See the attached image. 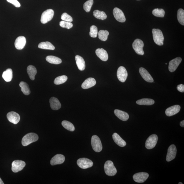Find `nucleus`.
Returning <instances> with one entry per match:
<instances>
[{
    "instance_id": "1",
    "label": "nucleus",
    "mask_w": 184,
    "mask_h": 184,
    "mask_svg": "<svg viewBox=\"0 0 184 184\" xmlns=\"http://www.w3.org/2000/svg\"><path fill=\"white\" fill-rule=\"evenodd\" d=\"M38 138V135L36 133H28L24 136L21 140V144L24 146H27L32 142L37 141Z\"/></svg>"
},
{
    "instance_id": "2",
    "label": "nucleus",
    "mask_w": 184,
    "mask_h": 184,
    "mask_svg": "<svg viewBox=\"0 0 184 184\" xmlns=\"http://www.w3.org/2000/svg\"><path fill=\"white\" fill-rule=\"evenodd\" d=\"M153 40L157 45L162 46L164 44V37L162 32L159 29H153L152 31Z\"/></svg>"
},
{
    "instance_id": "3",
    "label": "nucleus",
    "mask_w": 184,
    "mask_h": 184,
    "mask_svg": "<svg viewBox=\"0 0 184 184\" xmlns=\"http://www.w3.org/2000/svg\"><path fill=\"white\" fill-rule=\"evenodd\" d=\"M104 170L106 175L110 176H115L117 173L116 168L113 162L110 160L106 162L104 165Z\"/></svg>"
},
{
    "instance_id": "4",
    "label": "nucleus",
    "mask_w": 184,
    "mask_h": 184,
    "mask_svg": "<svg viewBox=\"0 0 184 184\" xmlns=\"http://www.w3.org/2000/svg\"><path fill=\"white\" fill-rule=\"evenodd\" d=\"M91 144L93 150L95 152H101L102 149V144L98 136L94 135L92 137Z\"/></svg>"
},
{
    "instance_id": "5",
    "label": "nucleus",
    "mask_w": 184,
    "mask_h": 184,
    "mask_svg": "<svg viewBox=\"0 0 184 184\" xmlns=\"http://www.w3.org/2000/svg\"><path fill=\"white\" fill-rule=\"evenodd\" d=\"M144 43L140 39H136L133 43L132 47L135 52L138 55H143L144 52L143 50Z\"/></svg>"
},
{
    "instance_id": "6",
    "label": "nucleus",
    "mask_w": 184,
    "mask_h": 184,
    "mask_svg": "<svg viewBox=\"0 0 184 184\" xmlns=\"http://www.w3.org/2000/svg\"><path fill=\"white\" fill-rule=\"evenodd\" d=\"M54 14V10L49 9L43 12L41 16V21L42 23L45 24L51 21Z\"/></svg>"
},
{
    "instance_id": "7",
    "label": "nucleus",
    "mask_w": 184,
    "mask_h": 184,
    "mask_svg": "<svg viewBox=\"0 0 184 184\" xmlns=\"http://www.w3.org/2000/svg\"><path fill=\"white\" fill-rule=\"evenodd\" d=\"M77 163L80 168L83 169H86L92 167L93 163L91 160L86 158H82L77 160Z\"/></svg>"
},
{
    "instance_id": "8",
    "label": "nucleus",
    "mask_w": 184,
    "mask_h": 184,
    "mask_svg": "<svg viewBox=\"0 0 184 184\" xmlns=\"http://www.w3.org/2000/svg\"><path fill=\"white\" fill-rule=\"evenodd\" d=\"M158 137L157 135L153 134L149 136L146 140L145 147L148 149L153 148L157 144Z\"/></svg>"
},
{
    "instance_id": "9",
    "label": "nucleus",
    "mask_w": 184,
    "mask_h": 184,
    "mask_svg": "<svg viewBox=\"0 0 184 184\" xmlns=\"http://www.w3.org/2000/svg\"><path fill=\"white\" fill-rule=\"evenodd\" d=\"M26 165L25 162L21 160H15L12 163V170L14 173L21 171Z\"/></svg>"
},
{
    "instance_id": "10",
    "label": "nucleus",
    "mask_w": 184,
    "mask_h": 184,
    "mask_svg": "<svg viewBox=\"0 0 184 184\" xmlns=\"http://www.w3.org/2000/svg\"><path fill=\"white\" fill-rule=\"evenodd\" d=\"M148 173L146 172H140L136 173L133 176L134 180L137 183H143L149 177Z\"/></svg>"
},
{
    "instance_id": "11",
    "label": "nucleus",
    "mask_w": 184,
    "mask_h": 184,
    "mask_svg": "<svg viewBox=\"0 0 184 184\" xmlns=\"http://www.w3.org/2000/svg\"><path fill=\"white\" fill-rule=\"evenodd\" d=\"M128 76L126 69L123 66L119 67L117 71V77L119 81L122 82H125L126 81Z\"/></svg>"
},
{
    "instance_id": "12",
    "label": "nucleus",
    "mask_w": 184,
    "mask_h": 184,
    "mask_svg": "<svg viewBox=\"0 0 184 184\" xmlns=\"http://www.w3.org/2000/svg\"><path fill=\"white\" fill-rule=\"evenodd\" d=\"M177 148L173 144L169 147L168 153L167 155L166 160L168 162H170L175 159L177 154Z\"/></svg>"
},
{
    "instance_id": "13",
    "label": "nucleus",
    "mask_w": 184,
    "mask_h": 184,
    "mask_svg": "<svg viewBox=\"0 0 184 184\" xmlns=\"http://www.w3.org/2000/svg\"><path fill=\"white\" fill-rule=\"evenodd\" d=\"M113 14L117 21L121 23L125 22L126 21L124 13L118 8H115L113 11Z\"/></svg>"
},
{
    "instance_id": "14",
    "label": "nucleus",
    "mask_w": 184,
    "mask_h": 184,
    "mask_svg": "<svg viewBox=\"0 0 184 184\" xmlns=\"http://www.w3.org/2000/svg\"><path fill=\"white\" fill-rule=\"evenodd\" d=\"M182 59L180 57H177L171 60L168 66V69L170 72H173L176 71Z\"/></svg>"
},
{
    "instance_id": "15",
    "label": "nucleus",
    "mask_w": 184,
    "mask_h": 184,
    "mask_svg": "<svg viewBox=\"0 0 184 184\" xmlns=\"http://www.w3.org/2000/svg\"><path fill=\"white\" fill-rule=\"evenodd\" d=\"M6 117L9 122L15 125L18 123L20 120V117L19 115L14 112H8Z\"/></svg>"
},
{
    "instance_id": "16",
    "label": "nucleus",
    "mask_w": 184,
    "mask_h": 184,
    "mask_svg": "<svg viewBox=\"0 0 184 184\" xmlns=\"http://www.w3.org/2000/svg\"><path fill=\"white\" fill-rule=\"evenodd\" d=\"M26 43L25 37L21 36L18 37L15 41L14 45L16 48L18 50H21L24 48Z\"/></svg>"
},
{
    "instance_id": "17",
    "label": "nucleus",
    "mask_w": 184,
    "mask_h": 184,
    "mask_svg": "<svg viewBox=\"0 0 184 184\" xmlns=\"http://www.w3.org/2000/svg\"><path fill=\"white\" fill-rule=\"evenodd\" d=\"M139 72L145 81L149 83L153 82V78L146 69L142 67L140 68L139 69Z\"/></svg>"
},
{
    "instance_id": "18",
    "label": "nucleus",
    "mask_w": 184,
    "mask_h": 184,
    "mask_svg": "<svg viewBox=\"0 0 184 184\" xmlns=\"http://www.w3.org/2000/svg\"><path fill=\"white\" fill-rule=\"evenodd\" d=\"M181 107L179 105H175L168 107L166 110L165 114L169 117L175 115L180 111Z\"/></svg>"
},
{
    "instance_id": "19",
    "label": "nucleus",
    "mask_w": 184,
    "mask_h": 184,
    "mask_svg": "<svg viewBox=\"0 0 184 184\" xmlns=\"http://www.w3.org/2000/svg\"><path fill=\"white\" fill-rule=\"evenodd\" d=\"M65 157L61 154L56 155L51 160L50 163L52 165H55L58 164H61L65 161Z\"/></svg>"
},
{
    "instance_id": "20",
    "label": "nucleus",
    "mask_w": 184,
    "mask_h": 184,
    "mask_svg": "<svg viewBox=\"0 0 184 184\" xmlns=\"http://www.w3.org/2000/svg\"><path fill=\"white\" fill-rule=\"evenodd\" d=\"M96 54L97 56L103 61H107L109 56L107 51L103 49H98L96 51Z\"/></svg>"
},
{
    "instance_id": "21",
    "label": "nucleus",
    "mask_w": 184,
    "mask_h": 184,
    "mask_svg": "<svg viewBox=\"0 0 184 184\" xmlns=\"http://www.w3.org/2000/svg\"><path fill=\"white\" fill-rule=\"evenodd\" d=\"M96 83V82L95 79L92 77L89 78L82 84V87L84 89H87L94 86Z\"/></svg>"
},
{
    "instance_id": "22",
    "label": "nucleus",
    "mask_w": 184,
    "mask_h": 184,
    "mask_svg": "<svg viewBox=\"0 0 184 184\" xmlns=\"http://www.w3.org/2000/svg\"><path fill=\"white\" fill-rule=\"evenodd\" d=\"M49 103L51 109L54 110H57L61 107V105L58 99L52 97L49 100Z\"/></svg>"
},
{
    "instance_id": "23",
    "label": "nucleus",
    "mask_w": 184,
    "mask_h": 184,
    "mask_svg": "<svg viewBox=\"0 0 184 184\" xmlns=\"http://www.w3.org/2000/svg\"><path fill=\"white\" fill-rule=\"evenodd\" d=\"M114 114L120 120L123 121H126L129 118V115L127 112L119 110H115Z\"/></svg>"
},
{
    "instance_id": "24",
    "label": "nucleus",
    "mask_w": 184,
    "mask_h": 184,
    "mask_svg": "<svg viewBox=\"0 0 184 184\" xmlns=\"http://www.w3.org/2000/svg\"><path fill=\"white\" fill-rule=\"evenodd\" d=\"M112 137L114 142L119 146L124 147L126 145V142L117 133H114Z\"/></svg>"
},
{
    "instance_id": "25",
    "label": "nucleus",
    "mask_w": 184,
    "mask_h": 184,
    "mask_svg": "<svg viewBox=\"0 0 184 184\" xmlns=\"http://www.w3.org/2000/svg\"><path fill=\"white\" fill-rule=\"evenodd\" d=\"M75 58L77 66L79 70L81 71L85 70L86 65L83 58L81 56L76 55L75 56Z\"/></svg>"
},
{
    "instance_id": "26",
    "label": "nucleus",
    "mask_w": 184,
    "mask_h": 184,
    "mask_svg": "<svg viewBox=\"0 0 184 184\" xmlns=\"http://www.w3.org/2000/svg\"><path fill=\"white\" fill-rule=\"evenodd\" d=\"M2 77L6 82L11 81L13 78V71L12 69L10 68L6 69L3 72Z\"/></svg>"
},
{
    "instance_id": "27",
    "label": "nucleus",
    "mask_w": 184,
    "mask_h": 184,
    "mask_svg": "<svg viewBox=\"0 0 184 184\" xmlns=\"http://www.w3.org/2000/svg\"><path fill=\"white\" fill-rule=\"evenodd\" d=\"M27 72L30 79L32 81L34 80L37 73V69L35 67L32 65L29 66L27 67Z\"/></svg>"
},
{
    "instance_id": "28",
    "label": "nucleus",
    "mask_w": 184,
    "mask_h": 184,
    "mask_svg": "<svg viewBox=\"0 0 184 184\" xmlns=\"http://www.w3.org/2000/svg\"><path fill=\"white\" fill-rule=\"evenodd\" d=\"M155 102L153 99L144 98L139 100L136 102L137 105H151L155 103Z\"/></svg>"
},
{
    "instance_id": "29",
    "label": "nucleus",
    "mask_w": 184,
    "mask_h": 184,
    "mask_svg": "<svg viewBox=\"0 0 184 184\" xmlns=\"http://www.w3.org/2000/svg\"><path fill=\"white\" fill-rule=\"evenodd\" d=\"M46 60L47 62L52 64H58L62 62V60L60 58L53 56H47Z\"/></svg>"
},
{
    "instance_id": "30",
    "label": "nucleus",
    "mask_w": 184,
    "mask_h": 184,
    "mask_svg": "<svg viewBox=\"0 0 184 184\" xmlns=\"http://www.w3.org/2000/svg\"><path fill=\"white\" fill-rule=\"evenodd\" d=\"M39 48L49 49L53 50L55 49V47L52 43L49 42H42L39 43L38 45Z\"/></svg>"
},
{
    "instance_id": "31",
    "label": "nucleus",
    "mask_w": 184,
    "mask_h": 184,
    "mask_svg": "<svg viewBox=\"0 0 184 184\" xmlns=\"http://www.w3.org/2000/svg\"><path fill=\"white\" fill-rule=\"evenodd\" d=\"M21 88V91L25 95H29L31 93L28 84L24 82H21L19 84Z\"/></svg>"
},
{
    "instance_id": "32",
    "label": "nucleus",
    "mask_w": 184,
    "mask_h": 184,
    "mask_svg": "<svg viewBox=\"0 0 184 184\" xmlns=\"http://www.w3.org/2000/svg\"><path fill=\"white\" fill-rule=\"evenodd\" d=\"M93 14L95 18L102 20H105L107 18V15L104 12L98 10H95L93 12Z\"/></svg>"
},
{
    "instance_id": "33",
    "label": "nucleus",
    "mask_w": 184,
    "mask_h": 184,
    "mask_svg": "<svg viewBox=\"0 0 184 184\" xmlns=\"http://www.w3.org/2000/svg\"><path fill=\"white\" fill-rule=\"evenodd\" d=\"M109 32L106 30H101L98 32L99 38L101 41H107V39L108 36L109 35Z\"/></svg>"
},
{
    "instance_id": "34",
    "label": "nucleus",
    "mask_w": 184,
    "mask_h": 184,
    "mask_svg": "<svg viewBox=\"0 0 184 184\" xmlns=\"http://www.w3.org/2000/svg\"><path fill=\"white\" fill-rule=\"evenodd\" d=\"M62 125L65 129L70 131H74L75 127L72 123L66 120L63 121L62 123Z\"/></svg>"
},
{
    "instance_id": "35",
    "label": "nucleus",
    "mask_w": 184,
    "mask_h": 184,
    "mask_svg": "<svg viewBox=\"0 0 184 184\" xmlns=\"http://www.w3.org/2000/svg\"><path fill=\"white\" fill-rule=\"evenodd\" d=\"M177 17L179 23L184 25V11L182 9H179L178 10Z\"/></svg>"
},
{
    "instance_id": "36",
    "label": "nucleus",
    "mask_w": 184,
    "mask_h": 184,
    "mask_svg": "<svg viewBox=\"0 0 184 184\" xmlns=\"http://www.w3.org/2000/svg\"><path fill=\"white\" fill-rule=\"evenodd\" d=\"M68 79V77L66 75H62L56 77L54 81V83L58 85L65 83Z\"/></svg>"
},
{
    "instance_id": "37",
    "label": "nucleus",
    "mask_w": 184,
    "mask_h": 184,
    "mask_svg": "<svg viewBox=\"0 0 184 184\" xmlns=\"http://www.w3.org/2000/svg\"><path fill=\"white\" fill-rule=\"evenodd\" d=\"M152 13L154 16L160 18H163L165 14V11L162 9H155L153 10Z\"/></svg>"
},
{
    "instance_id": "38",
    "label": "nucleus",
    "mask_w": 184,
    "mask_h": 184,
    "mask_svg": "<svg viewBox=\"0 0 184 184\" xmlns=\"http://www.w3.org/2000/svg\"><path fill=\"white\" fill-rule=\"evenodd\" d=\"M93 3H94L93 0H88V1H86L84 4L83 8L84 10L86 12H89Z\"/></svg>"
},
{
    "instance_id": "39",
    "label": "nucleus",
    "mask_w": 184,
    "mask_h": 184,
    "mask_svg": "<svg viewBox=\"0 0 184 184\" xmlns=\"http://www.w3.org/2000/svg\"><path fill=\"white\" fill-rule=\"evenodd\" d=\"M98 34L97 27L95 25H92L90 28L89 35L92 38H96Z\"/></svg>"
},
{
    "instance_id": "40",
    "label": "nucleus",
    "mask_w": 184,
    "mask_h": 184,
    "mask_svg": "<svg viewBox=\"0 0 184 184\" xmlns=\"http://www.w3.org/2000/svg\"><path fill=\"white\" fill-rule=\"evenodd\" d=\"M59 25L61 27L66 28V29H70L73 26V25L72 23L64 21H60Z\"/></svg>"
},
{
    "instance_id": "41",
    "label": "nucleus",
    "mask_w": 184,
    "mask_h": 184,
    "mask_svg": "<svg viewBox=\"0 0 184 184\" xmlns=\"http://www.w3.org/2000/svg\"><path fill=\"white\" fill-rule=\"evenodd\" d=\"M61 19L63 21H68V22H71L73 20L72 17L66 13H64L62 14Z\"/></svg>"
},
{
    "instance_id": "42",
    "label": "nucleus",
    "mask_w": 184,
    "mask_h": 184,
    "mask_svg": "<svg viewBox=\"0 0 184 184\" xmlns=\"http://www.w3.org/2000/svg\"><path fill=\"white\" fill-rule=\"evenodd\" d=\"M6 1L9 3L13 4L16 7L19 8L20 7L21 4L17 0H6Z\"/></svg>"
},
{
    "instance_id": "43",
    "label": "nucleus",
    "mask_w": 184,
    "mask_h": 184,
    "mask_svg": "<svg viewBox=\"0 0 184 184\" xmlns=\"http://www.w3.org/2000/svg\"><path fill=\"white\" fill-rule=\"evenodd\" d=\"M177 89L179 92H184V85L183 84H180V85L177 86Z\"/></svg>"
},
{
    "instance_id": "44",
    "label": "nucleus",
    "mask_w": 184,
    "mask_h": 184,
    "mask_svg": "<svg viewBox=\"0 0 184 184\" xmlns=\"http://www.w3.org/2000/svg\"><path fill=\"white\" fill-rule=\"evenodd\" d=\"M180 125L181 127H184V120L182 121L180 123Z\"/></svg>"
},
{
    "instance_id": "45",
    "label": "nucleus",
    "mask_w": 184,
    "mask_h": 184,
    "mask_svg": "<svg viewBox=\"0 0 184 184\" xmlns=\"http://www.w3.org/2000/svg\"><path fill=\"white\" fill-rule=\"evenodd\" d=\"M4 183H3V181L0 178V184H4Z\"/></svg>"
},
{
    "instance_id": "46",
    "label": "nucleus",
    "mask_w": 184,
    "mask_h": 184,
    "mask_svg": "<svg viewBox=\"0 0 184 184\" xmlns=\"http://www.w3.org/2000/svg\"><path fill=\"white\" fill-rule=\"evenodd\" d=\"M179 184H183V183H181V182H180L178 183Z\"/></svg>"
},
{
    "instance_id": "47",
    "label": "nucleus",
    "mask_w": 184,
    "mask_h": 184,
    "mask_svg": "<svg viewBox=\"0 0 184 184\" xmlns=\"http://www.w3.org/2000/svg\"><path fill=\"white\" fill-rule=\"evenodd\" d=\"M165 64H167V63H165Z\"/></svg>"
},
{
    "instance_id": "48",
    "label": "nucleus",
    "mask_w": 184,
    "mask_h": 184,
    "mask_svg": "<svg viewBox=\"0 0 184 184\" xmlns=\"http://www.w3.org/2000/svg\"><path fill=\"white\" fill-rule=\"evenodd\" d=\"M137 1H140V0H137Z\"/></svg>"
}]
</instances>
